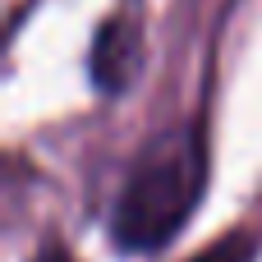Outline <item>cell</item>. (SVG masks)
I'll return each instance as SVG.
<instances>
[{
  "label": "cell",
  "instance_id": "1",
  "mask_svg": "<svg viewBox=\"0 0 262 262\" xmlns=\"http://www.w3.org/2000/svg\"><path fill=\"white\" fill-rule=\"evenodd\" d=\"M207 175H212V157L198 120H175L147 134L129 157V166L120 170V184L106 212L111 244L129 258L166 253L203 207Z\"/></svg>",
  "mask_w": 262,
  "mask_h": 262
},
{
  "label": "cell",
  "instance_id": "2",
  "mask_svg": "<svg viewBox=\"0 0 262 262\" xmlns=\"http://www.w3.org/2000/svg\"><path fill=\"white\" fill-rule=\"evenodd\" d=\"M88 74H92V88L97 92H129L143 74V23L134 9H120L111 14L97 37H92V51H88Z\"/></svg>",
  "mask_w": 262,
  "mask_h": 262
},
{
  "label": "cell",
  "instance_id": "3",
  "mask_svg": "<svg viewBox=\"0 0 262 262\" xmlns=\"http://www.w3.org/2000/svg\"><path fill=\"white\" fill-rule=\"evenodd\" d=\"M189 262H258V235L253 230H230L226 239L207 244L198 258H189Z\"/></svg>",
  "mask_w": 262,
  "mask_h": 262
},
{
  "label": "cell",
  "instance_id": "4",
  "mask_svg": "<svg viewBox=\"0 0 262 262\" xmlns=\"http://www.w3.org/2000/svg\"><path fill=\"white\" fill-rule=\"evenodd\" d=\"M28 262H78V258H74L69 249H60L55 239H46V244H41V249H37V253H32Z\"/></svg>",
  "mask_w": 262,
  "mask_h": 262
}]
</instances>
